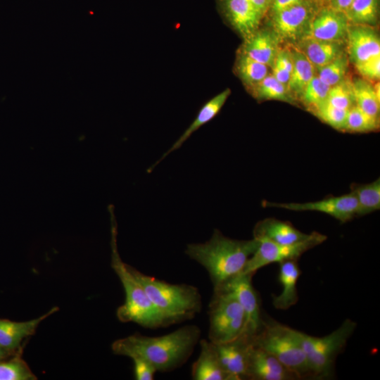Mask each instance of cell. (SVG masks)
I'll return each instance as SVG.
<instances>
[{"instance_id":"cell-1","label":"cell","mask_w":380,"mask_h":380,"mask_svg":"<svg viewBox=\"0 0 380 380\" xmlns=\"http://www.w3.org/2000/svg\"><path fill=\"white\" fill-rule=\"evenodd\" d=\"M200 336L201 330L196 325H186L160 336L136 333L115 341L111 349L118 355L144 358L157 372H170L187 361Z\"/></svg>"},{"instance_id":"cell-40","label":"cell","mask_w":380,"mask_h":380,"mask_svg":"<svg viewBox=\"0 0 380 380\" xmlns=\"http://www.w3.org/2000/svg\"><path fill=\"white\" fill-rule=\"evenodd\" d=\"M272 67V76L279 82L287 87L291 73L275 63Z\"/></svg>"},{"instance_id":"cell-43","label":"cell","mask_w":380,"mask_h":380,"mask_svg":"<svg viewBox=\"0 0 380 380\" xmlns=\"http://www.w3.org/2000/svg\"><path fill=\"white\" fill-rule=\"evenodd\" d=\"M21 353V352H20ZM17 354V353H15ZM13 353H11L6 350H5L4 348H3L1 346H0V360H4V359H6V358H8L9 357H11L14 355H15Z\"/></svg>"},{"instance_id":"cell-22","label":"cell","mask_w":380,"mask_h":380,"mask_svg":"<svg viewBox=\"0 0 380 380\" xmlns=\"http://www.w3.org/2000/svg\"><path fill=\"white\" fill-rule=\"evenodd\" d=\"M200 353L193 363L191 376L194 380H229L222 369L215 344L210 341H200Z\"/></svg>"},{"instance_id":"cell-37","label":"cell","mask_w":380,"mask_h":380,"mask_svg":"<svg viewBox=\"0 0 380 380\" xmlns=\"http://www.w3.org/2000/svg\"><path fill=\"white\" fill-rule=\"evenodd\" d=\"M134 365V376L137 380H152L157 371L147 360L139 357L131 358Z\"/></svg>"},{"instance_id":"cell-9","label":"cell","mask_w":380,"mask_h":380,"mask_svg":"<svg viewBox=\"0 0 380 380\" xmlns=\"http://www.w3.org/2000/svg\"><path fill=\"white\" fill-rule=\"evenodd\" d=\"M253 275V273H240L217 287L229 291L237 299L246 319L242 334L252 338L258 332L262 320L258 293L252 284Z\"/></svg>"},{"instance_id":"cell-41","label":"cell","mask_w":380,"mask_h":380,"mask_svg":"<svg viewBox=\"0 0 380 380\" xmlns=\"http://www.w3.org/2000/svg\"><path fill=\"white\" fill-rule=\"evenodd\" d=\"M257 10L264 15L269 11L271 0H249Z\"/></svg>"},{"instance_id":"cell-11","label":"cell","mask_w":380,"mask_h":380,"mask_svg":"<svg viewBox=\"0 0 380 380\" xmlns=\"http://www.w3.org/2000/svg\"><path fill=\"white\" fill-rule=\"evenodd\" d=\"M265 207L280 208L293 211H317L329 215L341 222L357 217V203L350 192L339 196H328L322 200L306 203H274L264 201Z\"/></svg>"},{"instance_id":"cell-13","label":"cell","mask_w":380,"mask_h":380,"mask_svg":"<svg viewBox=\"0 0 380 380\" xmlns=\"http://www.w3.org/2000/svg\"><path fill=\"white\" fill-rule=\"evenodd\" d=\"M252 339V337L241 334L233 341L214 343L220 365L229 380L247 379Z\"/></svg>"},{"instance_id":"cell-12","label":"cell","mask_w":380,"mask_h":380,"mask_svg":"<svg viewBox=\"0 0 380 380\" xmlns=\"http://www.w3.org/2000/svg\"><path fill=\"white\" fill-rule=\"evenodd\" d=\"M349 26L350 23L344 13L329 6L319 8L302 38L344 42Z\"/></svg>"},{"instance_id":"cell-31","label":"cell","mask_w":380,"mask_h":380,"mask_svg":"<svg viewBox=\"0 0 380 380\" xmlns=\"http://www.w3.org/2000/svg\"><path fill=\"white\" fill-rule=\"evenodd\" d=\"M330 87L316 75L304 89L298 101L305 108L314 114L316 110L327 101Z\"/></svg>"},{"instance_id":"cell-18","label":"cell","mask_w":380,"mask_h":380,"mask_svg":"<svg viewBox=\"0 0 380 380\" xmlns=\"http://www.w3.org/2000/svg\"><path fill=\"white\" fill-rule=\"evenodd\" d=\"M280 40L273 31L257 30L244 39L240 53L267 66H272L280 49Z\"/></svg>"},{"instance_id":"cell-21","label":"cell","mask_w":380,"mask_h":380,"mask_svg":"<svg viewBox=\"0 0 380 380\" xmlns=\"http://www.w3.org/2000/svg\"><path fill=\"white\" fill-rule=\"evenodd\" d=\"M278 280L282 290L272 299V304L277 310H288L298 301L297 283L301 272L298 260H286L279 263Z\"/></svg>"},{"instance_id":"cell-32","label":"cell","mask_w":380,"mask_h":380,"mask_svg":"<svg viewBox=\"0 0 380 380\" xmlns=\"http://www.w3.org/2000/svg\"><path fill=\"white\" fill-rule=\"evenodd\" d=\"M379 127V118L367 114L355 105L348 110L343 131L350 133H365L376 131Z\"/></svg>"},{"instance_id":"cell-29","label":"cell","mask_w":380,"mask_h":380,"mask_svg":"<svg viewBox=\"0 0 380 380\" xmlns=\"http://www.w3.org/2000/svg\"><path fill=\"white\" fill-rule=\"evenodd\" d=\"M236 71L241 81L250 89L268 75V66L239 53L236 62Z\"/></svg>"},{"instance_id":"cell-15","label":"cell","mask_w":380,"mask_h":380,"mask_svg":"<svg viewBox=\"0 0 380 380\" xmlns=\"http://www.w3.org/2000/svg\"><path fill=\"white\" fill-rule=\"evenodd\" d=\"M346 42L348 56L354 65L380 56L379 37L372 25L350 24Z\"/></svg>"},{"instance_id":"cell-2","label":"cell","mask_w":380,"mask_h":380,"mask_svg":"<svg viewBox=\"0 0 380 380\" xmlns=\"http://www.w3.org/2000/svg\"><path fill=\"white\" fill-rule=\"evenodd\" d=\"M258 244L255 238L233 239L215 229L208 241L188 244L185 253L206 270L213 289H216L242 272Z\"/></svg>"},{"instance_id":"cell-19","label":"cell","mask_w":380,"mask_h":380,"mask_svg":"<svg viewBox=\"0 0 380 380\" xmlns=\"http://www.w3.org/2000/svg\"><path fill=\"white\" fill-rule=\"evenodd\" d=\"M253 234L256 239H266L279 244L296 243L310 235L302 232L289 222L273 217L258 222L253 228Z\"/></svg>"},{"instance_id":"cell-26","label":"cell","mask_w":380,"mask_h":380,"mask_svg":"<svg viewBox=\"0 0 380 380\" xmlns=\"http://www.w3.org/2000/svg\"><path fill=\"white\" fill-rule=\"evenodd\" d=\"M252 96L258 101L277 100L294 104L296 100L290 94L287 87L272 75H267L257 84L249 89Z\"/></svg>"},{"instance_id":"cell-4","label":"cell","mask_w":380,"mask_h":380,"mask_svg":"<svg viewBox=\"0 0 380 380\" xmlns=\"http://www.w3.org/2000/svg\"><path fill=\"white\" fill-rule=\"evenodd\" d=\"M111 267L123 286L125 300L116 311L122 322H134L148 329L169 326V323L154 307L143 286L129 269L128 265L120 258L116 244V227H112Z\"/></svg>"},{"instance_id":"cell-17","label":"cell","mask_w":380,"mask_h":380,"mask_svg":"<svg viewBox=\"0 0 380 380\" xmlns=\"http://www.w3.org/2000/svg\"><path fill=\"white\" fill-rule=\"evenodd\" d=\"M220 2L226 18L243 39L258 29L263 16L249 0H220Z\"/></svg>"},{"instance_id":"cell-8","label":"cell","mask_w":380,"mask_h":380,"mask_svg":"<svg viewBox=\"0 0 380 380\" xmlns=\"http://www.w3.org/2000/svg\"><path fill=\"white\" fill-rule=\"evenodd\" d=\"M327 236L312 232L304 240L291 244H279L266 239H258L259 244L248 260L241 273L255 274L259 269L274 262L298 260L308 250L325 241Z\"/></svg>"},{"instance_id":"cell-33","label":"cell","mask_w":380,"mask_h":380,"mask_svg":"<svg viewBox=\"0 0 380 380\" xmlns=\"http://www.w3.org/2000/svg\"><path fill=\"white\" fill-rule=\"evenodd\" d=\"M348 58L345 53H341L329 63L317 68V76L330 87L346 78Z\"/></svg>"},{"instance_id":"cell-7","label":"cell","mask_w":380,"mask_h":380,"mask_svg":"<svg viewBox=\"0 0 380 380\" xmlns=\"http://www.w3.org/2000/svg\"><path fill=\"white\" fill-rule=\"evenodd\" d=\"M209 341L218 344L233 341L240 336L246 326L244 310L229 291L217 288L209 304Z\"/></svg>"},{"instance_id":"cell-30","label":"cell","mask_w":380,"mask_h":380,"mask_svg":"<svg viewBox=\"0 0 380 380\" xmlns=\"http://www.w3.org/2000/svg\"><path fill=\"white\" fill-rule=\"evenodd\" d=\"M27 362L21 357V353L0 360V380H36Z\"/></svg>"},{"instance_id":"cell-23","label":"cell","mask_w":380,"mask_h":380,"mask_svg":"<svg viewBox=\"0 0 380 380\" xmlns=\"http://www.w3.org/2000/svg\"><path fill=\"white\" fill-rule=\"evenodd\" d=\"M295 46L301 51L315 68L322 67L344 53L343 42L302 38Z\"/></svg>"},{"instance_id":"cell-14","label":"cell","mask_w":380,"mask_h":380,"mask_svg":"<svg viewBox=\"0 0 380 380\" xmlns=\"http://www.w3.org/2000/svg\"><path fill=\"white\" fill-rule=\"evenodd\" d=\"M247 379L295 380L298 378L276 357L255 346L252 341L248 361Z\"/></svg>"},{"instance_id":"cell-25","label":"cell","mask_w":380,"mask_h":380,"mask_svg":"<svg viewBox=\"0 0 380 380\" xmlns=\"http://www.w3.org/2000/svg\"><path fill=\"white\" fill-rule=\"evenodd\" d=\"M350 188L357 203V217L364 216L379 210V178L368 184L353 183Z\"/></svg>"},{"instance_id":"cell-28","label":"cell","mask_w":380,"mask_h":380,"mask_svg":"<svg viewBox=\"0 0 380 380\" xmlns=\"http://www.w3.org/2000/svg\"><path fill=\"white\" fill-rule=\"evenodd\" d=\"M379 0H353L344 12L350 24L372 25L379 14Z\"/></svg>"},{"instance_id":"cell-20","label":"cell","mask_w":380,"mask_h":380,"mask_svg":"<svg viewBox=\"0 0 380 380\" xmlns=\"http://www.w3.org/2000/svg\"><path fill=\"white\" fill-rule=\"evenodd\" d=\"M230 94L231 90L226 89L205 103L191 124L161 158L149 168V172L170 153L179 148L194 132L212 120L220 113Z\"/></svg>"},{"instance_id":"cell-36","label":"cell","mask_w":380,"mask_h":380,"mask_svg":"<svg viewBox=\"0 0 380 380\" xmlns=\"http://www.w3.org/2000/svg\"><path fill=\"white\" fill-rule=\"evenodd\" d=\"M358 72L368 80H378L380 77V56L355 65Z\"/></svg>"},{"instance_id":"cell-10","label":"cell","mask_w":380,"mask_h":380,"mask_svg":"<svg viewBox=\"0 0 380 380\" xmlns=\"http://www.w3.org/2000/svg\"><path fill=\"white\" fill-rule=\"evenodd\" d=\"M312 0L272 13V31L281 40H299L318 9Z\"/></svg>"},{"instance_id":"cell-35","label":"cell","mask_w":380,"mask_h":380,"mask_svg":"<svg viewBox=\"0 0 380 380\" xmlns=\"http://www.w3.org/2000/svg\"><path fill=\"white\" fill-rule=\"evenodd\" d=\"M348 110L336 108L327 101L319 106L314 115L333 128L343 131Z\"/></svg>"},{"instance_id":"cell-38","label":"cell","mask_w":380,"mask_h":380,"mask_svg":"<svg viewBox=\"0 0 380 380\" xmlns=\"http://www.w3.org/2000/svg\"><path fill=\"white\" fill-rule=\"evenodd\" d=\"M274 63L278 65L287 70L289 72L291 73L293 69V60L290 49H279L276 56Z\"/></svg>"},{"instance_id":"cell-34","label":"cell","mask_w":380,"mask_h":380,"mask_svg":"<svg viewBox=\"0 0 380 380\" xmlns=\"http://www.w3.org/2000/svg\"><path fill=\"white\" fill-rule=\"evenodd\" d=\"M326 101L336 108L348 110L355 105L352 82L345 78L331 87Z\"/></svg>"},{"instance_id":"cell-16","label":"cell","mask_w":380,"mask_h":380,"mask_svg":"<svg viewBox=\"0 0 380 380\" xmlns=\"http://www.w3.org/2000/svg\"><path fill=\"white\" fill-rule=\"evenodd\" d=\"M59 310L53 307L37 318L25 322H15L0 318V346L14 354L22 351L21 345L34 335L40 323Z\"/></svg>"},{"instance_id":"cell-6","label":"cell","mask_w":380,"mask_h":380,"mask_svg":"<svg viewBox=\"0 0 380 380\" xmlns=\"http://www.w3.org/2000/svg\"><path fill=\"white\" fill-rule=\"evenodd\" d=\"M357 327L347 319L334 331L322 336H313L297 330L313 379H327L334 374V363Z\"/></svg>"},{"instance_id":"cell-5","label":"cell","mask_w":380,"mask_h":380,"mask_svg":"<svg viewBox=\"0 0 380 380\" xmlns=\"http://www.w3.org/2000/svg\"><path fill=\"white\" fill-rule=\"evenodd\" d=\"M253 344L276 357L298 379L313 378L297 330L274 320H262Z\"/></svg>"},{"instance_id":"cell-27","label":"cell","mask_w":380,"mask_h":380,"mask_svg":"<svg viewBox=\"0 0 380 380\" xmlns=\"http://www.w3.org/2000/svg\"><path fill=\"white\" fill-rule=\"evenodd\" d=\"M352 83L355 106L367 114L379 118L380 96L374 87L364 79H356Z\"/></svg>"},{"instance_id":"cell-39","label":"cell","mask_w":380,"mask_h":380,"mask_svg":"<svg viewBox=\"0 0 380 380\" xmlns=\"http://www.w3.org/2000/svg\"><path fill=\"white\" fill-rule=\"evenodd\" d=\"M310 0H271V13H276L292 6L302 4Z\"/></svg>"},{"instance_id":"cell-24","label":"cell","mask_w":380,"mask_h":380,"mask_svg":"<svg viewBox=\"0 0 380 380\" xmlns=\"http://www.w3.org/2000/svg\"><path fill=\"white\" fill-rule=\"evenodd\" d=\"M289 49L293 60V69L287 88L296 101L299 99L305 87L315 75V68L295 46H291Z\"/></svg>"},{"instance_id":"cell-42","label":"cell","mask_w":380,"mask_h":380,"mask_svg":"<svg viewBox=\"0 0 380 380\" xmlns=\"http://www.w3.org/2000/svg\"><path fill=\"white\" fill-rule=\"evenodd\" d=\"M353 0H332L329 7L344 13Z\"/></svg>"},{"instance_id":"cell-3","label":"cell","mask_w":380,"mask_h":380,"mask_svg":"<svg viewBox=\"0 0 380 380\" xmlns=\"http://www.w3.org/2000/svg\"><path fill=\"white\" fill-rule=\"evenodd\" d=\"M148 298L169 324L193 318L202 308V298L194 286L173 284L146 275L128 265Z\"/></svg>"},{"instance_id":"cell-44","label":"cell","mask_w":380,"mask_h":380,"mask_svg":"<svg viewBox=\"0 0 380 380\" xmlns=\"http://www.w3.org/2000/svg\"><path fill=\"white\" fill-rule=\"evenodd\" d=\"M332 0H312L314 4L318 7L322 8L328 6Z\"/></svg>"}]
</instances>
